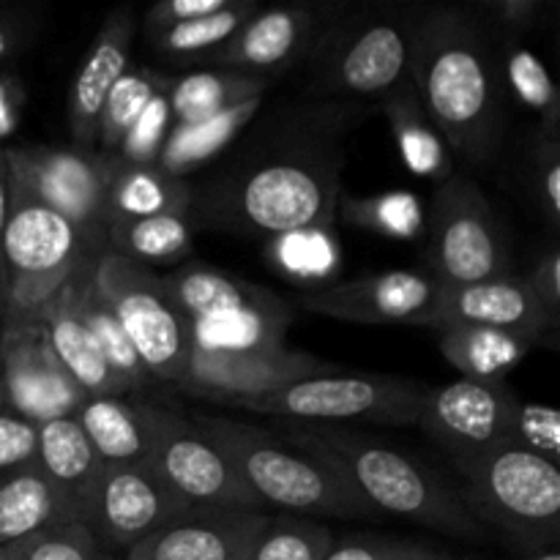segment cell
Segmentation results:
<instances>
[{
  "instance_id": "cell-21",
  "label": "cell",
  "mask_w": 560,
  "mask_h": 560,
  "mask_svg": "<svg viewBox=\"0 0 560 560\" xmlns=\"http://www.w3.org/2000/svg\"><path fill=\"white\" fill-rule=\"evenodd\" d=\"M137 22L129 9H115L82 55L69 88V129L77 148L96 151L98 118L107 93L131 66Z\"/></svg>"
},
{
  "instance_id": "cell-11",
  "label": "cell",
  "mask_w": 560,
  "mask_h": 560,
  "mask_svg": "<svg viewBox=\"0 0 560 560\" xmlns=\"http://www.w3.org/2000/svg\"><path fill=\"white\" fill-rule=\"evenodd\" d=\"M151 435L148 468L189 509H244L262 512V503L211 443V438L186 416L156 405H140Z\"/></svg>"
},
{
  "instance_id": "cell-25",
  "label": "cell",
  "mask_w": 560,
  "mask_h": 560,
  "mask_svg": "<svg viewBox=\"0 0 560 560\" xmlns=\"http://www.w3.org/2000/svg\"><path fill=\"white\" fill-rule=\"evenodd\" d=\"M74 421L104 468H148L151 435L140 405L126 397H88Z\"/></svg>"
},
{
  "instance_id": "cell-29",
  "label": "cell",
  "mask_w": 560,
  "mask_h": 560,
  "mask_svg": "<svg viewBox=\"0 0 560 560\" xmlns=\"http://www.w3.org/2000/svg\"><path fill=\"white\" fill-rule=\"evenodd\" d=\"M438 334L443 355L465 381L503 383V377L523 364L530 350H536L528 339L495 328L446 326Z\"/></svg>"
},
{
  "instance_id": "cell-51",
  "label": "cell",
  "mask_w": 560,
  "mask_h": 560,
  "mask_svg": "<svg viewBox=\"0 0 560 560\" xmlns=\"http://www.w3.org/2000/svg\"><path fill=\"white\" fill-rule=\"evenodd\" d=\"M11 195H14V180H11V167H9V156H5V145H0V301H3V295H5L3 233H5V222H9Z\"/></svg>"
},
{
  "instance_id": "cell-52",
  "label": "cell",
  "mask_w": 560,
  "mask_h": 560,
  "mask_svg": "<svg viewBox=\"0 0 560 560\" xmlns=\"http://www.w3.org/2000/svg\"><path fill=\"white\" fill-rule=\"evenodd\" d=\"M0 560H22L20 552H16V547H0Z\"/></svg>"
},
{
  "instance_id": "cell-5",
  "label": "cell",
  "mask_w": 560,
  "mask_h": 560,
  "mask_svg": "<svg viewBox=\"0 0 560 560\" xmlns=\"http://www.w3.org/2000/svg\"><path fill=\"white\" fill-rule=\"evenodd\" d=\"M419 16L399 9H364L328 22L304 60L310 91L315 96L386 98L408 85Z\"/></svg>"
},
{
  "instance_id": "cell-2",
  "label": "cell",
  "mask_w": 560,
  "mask_h": 560,
  "mask_svg": "<svg viewBox=\"0 0 560 560\" xmlns=\"http://www.w3.org/2000/svg\"><path fill=\"white\" fill-rule=\"evenodd\" d=\"M284 443L331 470L348 490L375 512L410 520L452 536H479V520L463 495L399 448L342 427H290Z\"/></svg>"
},
{
  "instance_id": "cell-53",
  "label": "cell",
  "mask_w": 560,
  "mask_h": 560,
  "mask_svg": "<svg viewBox=\"0 0 560 560\" xmlns=\"http://www.w3.org/2000/svg\"><path fill=\"white\" fill-rule=\"evenodd\" d=\"M528 560H560V556H558V550H547V552H536V556Z\"/></svg>"
},
{
  "instance_id": "cell-47",
  "label": "cell",
  "mask_w": 560,
  "mask_h": 560,
  "mask_svg": "<svg viewBox=\"0 0 560 560\" xmlns=\"http://www.w3.org/2000/svg\"><path fill=\"white\" fill-rule=\"evenodd\" d=\"M525 284L539 301L541 310L552 317L560 326V252L558 246H550L539 260L534 262L528 273H525Z\"/></svg>"
},
{
  "instance_id": "cell-15",
  "label": "cell",
  "mask_w": 560,
  "mask_h": 560,
  "mask_svg": "<svg viewBox=\"0 0 560 560\" xmlns=\"http://www.w3.org/2000/svg\"><path fill=\"white\" fill-rule=\"evenodd\" d=\"M441 282L430 271H386L306 290L295 304L334 320L366 326H435Z\"/></svg>"
},
{
  "instance_id": "cell-23",
  "label": "cell",
  "mask_w": 560,
  "mask_h": 560,
  "mask_svg": "<svg viewBox=\"0 0 560 560\" xmlns=\"http://www.w3.org/2000/svg\"><path fill=\"white\" fill-rule=\"evenodd\" d=\"M36 465L63 498L69 512L82 523L104 476V465L74 416L38 427Z\"/></svg>"
},
{
  "instance_id": "cell-44",
  "label": "cell",
  "mask_w": 560,
  "mask_h": 560,
  "mask_svg": "<svg viewBox=\"0 0 560 560\" xmlns=\"http://www.w3.org/2000/svg\"><path fill=\"white\" fill-rule=\"evenodd\" d=\"M448 556L419 545V541L399 539H353L345 545H334L323 560H443Z\"/></svg>"
},
{
  "instance_id": "cell-12",
  "label": "cell",
  "mask_w": 560,
  "mask_h": 560,
  "mask_svg": "<svg viewBox=\"0 0 560 560\" xmlns=\"http://www.w3.org/2000/svg\"><path fill=\"white\" fill-rule=\"evenodd\" d=\"M5 156L16 189L107 246V189L115 167L113 156L77 145H5Z\"/></svg>"
},
{
  "instance_id": "cell-16",
  "label": "cell",
  "mask_w": 560,
  "mask_h": 560,
  "mask_svg": "<svg viewBox=\"0 0 560 560\" xmlns=\"http://www.w3.org/2000/svg\"><path fill=\"white\" fill-rule=\"evenodd\" d=\"M184 512L189 506L151 468H104L82 525L98 545L124 558Z\"/></svg>"
},
{
  "instance_id": "cell-39",
  "label": "cell",
  "mask_w": 560,
  "mask_h": 560,
  "mask_svg": "<svg viewBox=\"0 0 560 560\" xmlns=\"http://www.w3.org/2000/svg\"><path fill=\"white\" fill-rule=\"evenodd\" d=\"M334 545L328 525L306 517H268L249 560H323Z\"/></svg>"
},
{
  "instance_id": "cell-46",
  "label": "cell",
  "mask_w": 560,
  "mask_h": 560,
  "mask_svg": "<svg viewBox=\"0 0 560 560\" xmlns=\"http://www.w3.org/2000/svg\"><path fill=\"white\" fill-rule=\"evenodd\" d=\"M481 11L503 31V36L523 38L525 33L541 25L545 0H487Z\"/></svg>"
},
{
  "instance_id": "cell-8",
  "label": "cell",
  "mask_w": 560,
  "mask_h": 560,
  "mask_svg": "<svg viewBox=\"0 0 560 560\" xmlns=\"http://www.w3.org/2000/svg\"><path fill=\"white\" fill-rule=\"evenodd\" d=\"M465 506L476 520L498 525L525 547L558 539L560 470L556 463L517 446L465 470Z\"/></svg>"
},
{
  "instance_id": "cell-36",
  "label": "cell",
  "mask_w": 560,
  "mask_h": 560,
  "mask_svg": "<svg viewBox=\"0 0 560 560\" xmlns=\"http://www.w3.org/2000/svg\"><path fill=\"white\" fill-rule=\"evenodd\" d=\"M260 5L255 0H233L228 9L217 11L211 16H200V20L184 22V25H173L167 31L148 33L153 42V49L167 58L175 60H191L202 58L208 60L217 49H222L230 38L238 33V27L249 20Z\"/></svg>"
},
{
  "instance_id": "cell-20",
  "label": "cell",
  "mask_w": 560,
  "mask_h": 560,
  "mask_svg": "<svg viewBox=\"0 0 560 560\" xmlns=\"http://www.w3.org/2000/svg\"><path fill=\"white\" fill-rule=\"evenodd\" d=\"M266 523L262 512L189 509L120 560H249Z\"/></svg>"
},
{
  "instance_id": "cell-7",
  "label": "cell",
  "mask_w": 560,
  "mask_h": 560,
  "mask_svg": "<svg viewBox=\"0 0 560 560\" xmlns=\"http://www.w3.org/2000/svg\"><path fill=\"white\" fill-rule=\"evenodd\" d=\"M93 288L118 317L151 381L180 386L189 370L191 328L162 277L115 252L93 260Z\"/></svg>"
},
{
  "instance_id": "cell-41",
  "label": "cell",
  "mask_w": 560,
  "mask_h": 560,
  "mask_svg": "<svg viewBox=\"0 0 560 560\" xmlns=\"http://www.w3.org/2000/svg\"><path fill=\"white\" fill-rule=\"evenodd\" d=\"M173 126L175 118L173 109H170L167 91L156 93V96L151 98V104L142 109L140 118L135 120L129 135L124 137V142H120V148L115 151L113 159L120 164H156L159 153H162Z\"/></svg>"
},
{
  "instance_id": "cell-22",
  "label": "cell",
  "mask_w": 560,
  "mask_h": 560,
  "mask_svg": "<svg viewBox=\"0 0 560 560\" xmlns=\"http://www.w3.org/2000/svg\"><path fill=\"white\" fill-rule=\"evenodd\" d=\"M85 268L74 273L52 299L44 301L36 310V317L42 320L52 353L58 355L71 381L85 392V397H129L124 383L115 377L113 366L104 359L91 326L82 317L80 284Z\"/></svg>"
},
{
  "instance_id": "cell-35",
  "label": "cell",
  "mask_w": 560,
  "mask_h": 560,
  "mask_svg": "<svg viewBox=\"0 0 560 560\" xmlns=\"http://www.w3.org/2000/svg\"><path fill=\"white\" fill-rule=\"evenodd\" d=\"M501 66L512 96L528 113L539 115L541 131L558 135L560 131V98L550 71L545 69L539 55L525 47L523 38L503 36Z\"/></svg>"
},
{
  "instance_id": "cell-37",
  "label": "cell",
  "mask_w": 560,
  "mask_h": 560,
  "mask_svg": "<svg viewBox=\"0 0 560 560\" xmlns=\"http://www.w3.org/2000/svg\"><path fill=\"white\" fill-rule=\"evenodd\" d=\"M91 268H93V262L85 268V273H82V284H80L82 317H85V323L91 326L93 337H96V342H98V348H102L107 364L113 366L115 377L124 383L126 394H137V392H142L148 383H151V377H148L140 355H137L135 348H131L126 331L120 328L118 317L113 315V310L104 304V299L98 295V290L93 288Z\"/></svg>"
},
{
  "instance_id": "cell-26",
  "label": "cell",
  "mask_w": 560,
  "mask_h": 560,
  "mask_svg": "<svg viewBox=\"0 0 560 560\" xmlns=\"http://www.w3.org/2000/svg\"><path fill=\"white\" fill-rule=\"evenodd\" d=\"M195 191L189 180L164 173L156 164H120L115 162L107 189V217L148 219V217H189Z\"/></svg>"
},
{
  "instance_id": "cell-55",
  "label": "cell",
  "mask_w": 560,
  "mask_h": 560,
  "mask_svg": "<svg viewBox=\"0 0 560 560\" xmlns=\"http://www.w3.org/2000/svg\"><path fill=\"white\" fill-rule=\"evenodd\" d=\"M443 560H454V558H443Z\"/></svg>"
},
{
  "instance_id": "cell-38",
  "label": "cell",
  "mask_w": 560,
  "mask_h": 560,
  "mask_svg": "<svg viewBox=\"0 0 560 560\" xmlns=\"http://www.w3.org/2000/svg\"><path fill=\"white\" fill-rule=\"evenodd\" d=\"M345 222L372 230L392 241H413L424 233V208L413 191H386L372 197H339Z\"/></svg>"
},
{
  "instance_id": "cell-9",
  "label": "cell",
  "mask_w": 560,
  "mask_h": 560,
  "mask_svg": "<svg viewBox=\"0 0 560 560\" xmlns=\"http://www.w3.org/2000/svg\"><path fill=\"white\" fill-rule=\"evenodd\" d=\"M427 388L421 383L388 375H345L328 370L295 381L266 397L246 399L238 408L262 416L337 424V421H377V424H419Z\"/></svg>"
},
{
  "instance_id": "cell-54",
  "label": "cell",
  "mask_w": 560,
  "mask_h": 560,
  "mask_svg": "<svg viewBox=\"0 0 560 560\" xmlns=\"http://www.w3.org/2000/svg\"><path fill=\"white\" fill-rule=\"evenodd\" d=\"M0 408H3V388H0Z\"/></svg>"
},
{
  "instance_id": "cell-40",
  "label": "cell",
  "mask_w": 560,
  "mask_h": 560,
  "mask_svg": "<svg viewBox=\"0 0 560 560\" xmlns=\"http://www.w3.org/2000/svg\"><path fill=\"white\" fill-rule=\"evenodd\" d=\"M22 560H120L80 520H63L14 545Z\"/></svg>"
},
{
  "instance_id": "cell-27",
  "label": "cell",
  "mask_w": 560,
  "mask_h": 560,
  "mask_svg": "<svg viewBox=\"0 0 560 560\" xmlns=\"http://www.w3.org/2000/svg\"><path fill=\"white\" fill-rule=\"evenodd\" d=\"M260 107L262 98H249V102L222 109V113L211 115V118L175 124L162 153H159L156 167H162L170 175H178V178H186L189 173L200 170L202 164L217 159L219 153L228 151L238 140L241 131L255 120Z\"/></svg>"
},
{
  "instance_id": "cell-14",
  "label": "cell",
  "mask_w": 560,
  "mask_h": 560,
  "mask_svg": "<svg viewBox=\"0 0 560 560\" xmlns=\"http://www.w3.org/2000/svg\"><path fill=\"white\" fill-rule=\"evenodd\" d=\"M520 397L506 383L459 381L427 388L419 424L459 468L479 465L512 441Z\"/></svg>"
},
{
  "instance_id": "cell-28",
  "label": "cell",
  "mask_w": 560,
  "mask_h": 560,
  "mask_svg": "<svg viewBox=\"0 0 560 560\" xmlns=\"http://www.w3.org/2000/svg\"><path fill=\"white\" fill-rule=\"evenodd\" d=\"M63 520L77 517L36 463L0 476V547L20 545Z\"/></svg>"
},
{
  "instance_id": "cell-17",
  "label": "cell",
  "mask_w": 560,
  "mask_h": 560,
  "mask_svg": "<svg viewBox=\"0 0 560 560\" xmlns=\"http://www.w3.org/2000/svg\"><path fill=\"white\" fill-rule=\"evenodd\" d=\"M328 370L331 366L315 355L290 348L238 350V353L191 348L189 370L180 388L195 397L238 405Z\"/></svg>"
},
{
  "instance_id": "cell-32",
  "label": "cell",
  "mask_w": 560,
  "mask_h": 560,
  "mask_svg": "<svg viewBox=\"0 0 560 560\" xmlns=\"http://www.w3.org/2000/svg\"><path fill=\"white\" fill-rule=\"evenodd\" d=\"M266 88L268 80H262V77L206 69L173 77L167 98L175 124H191V120L211 118V115L235 107L241 102H249V98H262Z\"/></svg>"
},
{
  "instance_id": "cell-34",
  "label": "cell",
  "mask_w": 560,
  "mask_h": 560,
  "mask_svg": "<svg viewBox=\"0 0 560 560\" xmlns=\"http://www.w3.org/2000/svg\"><path fill=\"white\" fill-rule=\"evenodd\" d=\"M170 80L173 77L151 69V66H129L124 77L113 85V91L107 93V98H104L96 151L104 153V156H115V151L120 148L124 137L129 135L135 120L142 115V109L151 104L156 93L167 91Z\"/></svg>"
},
{
  "instance_id": "cell-13",
  "label": "cell",
  "mask_w": 560,
  "mask_h": 560,
  "mask_svg": "<svg viewBox=\"0 0 560 560\" xmlns=\"http://www.w3.org/2000/svg\"><path fill=\"white\" fill-rule=\"evenodd\" d=\"M0 388L3 408L42 427L74 416L85 392L52 353L36 312L0 310Z\"/></svg>"
},
{
  "instance_id": "cell-50",
  "label": "cell",
  "mask_w": 560,
  "mask_h": 560,
  "mask_svg": "<svg viewBox=\"0 0 560 560\" xmlns=\"http://www.w3.org/2000/svg\"><path fill=\"white\" fill-rule=\"evenodd\" d=\"M22 107H25V91L14 74H0V145L20 126Z\"/></svg>"
},
{
  "instance_id": "cell-31",
  "label": "cell",
  "mask_w": 560,
  "mask_h": 560,
  "mask_svg": "<svg viewBox=\"0 0 560 560\" xmlns=\"http://www.w3.org/2000/svg\"><path fill=\"white\" fill-rule=\"evenodd\" d=\"M107 249L137 266H178L195 249V224L189 217L118 219L107 224Z\"/></svg>"
},
{
  "instance_id": "cell-10",
  "label": "cell",
  "mask_w": 560,
  "mask_h": 560,
  "mask_svg": "<svg viewBox=\"0 0 560 560\" xmlns=\"http://www.w3.org/2000/svg\"><path fill=\"white\" fill-rule=\"evenodd\" d=\"M430 273L441 284H474L512 273V255L490 200L468 175L441 180L424 219Z\"/></svg>"
},
{
  "instance_id": "cell-45",
  "label": "cell",
  "mask_w": 560,
  "mask_h": 560,
  "mask_svg": "<svg viewBox=\"0 0 560 560\" xmlns=\"http://www.w3.org/2000/svg\"><path fill=\"white\" fill-rule=\"evenodd\" d=\"M38 427L0 408V476L36 463Z\"/></svg>"
},
{
  "instance_id": "cell-43",
  "label": "cell",
  "mask_w": 560,
  "mask_h": 560,
  "mask_svg": "<svg viewBox=\"0 0 560 560\" xmlns=\"http://www.w3.org/2000/svg\"><path fill=\"white\" fill-rule=\"evenodd\" d=\"M530 175H534L536 197H539V208L545 211L547 222L558 228L560 222V140L558 135H547L539 131L530 151Z\"/></svg>"
},
{
  "instance_id": "cell-33",
  "label": "cell",
  "mask_w": 560,
  "mask_h": 560,
  "mask_svg": "<svg viewBox=\"0 0 560 560\" xmlns=\"http://www.w3.org/2000/svg\"><path fill=\"white\" fill-rule=\"evenodd\" d=\"M266 255L282 277L295 284H310V290L331 284L342 262V249L331 224H315L268 238Z\"/></svg>"
},
{
  "instance_id": "cell-3",
  "label": "cell",
  "mask_w": 560,
  "mask_h": 560,
  "mask_svg": "<svg viewBox=\"0 0 560 560\" xmlns=\"http://www.w3.org/2000/svg\"><path fill=\"white\" fill-rule=\"evenodd\" d=\"M339 156L323 148H282L219 178L191 217L249 238H277L315 224H331L337 213Z\"/></svg>"
},
{
  "instance_id": "cell-19",
  "label": "cell",
  "mask_w": 560,
  "mask_h": 560,
  "mask_svg": "<svg viewBox=\"0 0 560 560\" xmlns=\"http://www.w3.org/2000/svg\"><path fill=\"white\" fill-rule=\"evenodd\" d=\"M446 326H481L517 334L536 348L556 337L558 323L541 310L520 273L492 277L474 284H441L435 331Z\"/></svg>"
},
{
  "instance_id": "cell-1",
  "label": "cell",
  "mask_w": 560,
  "mask_h": 560,
  "mask_svg": "<svg viewBox=\"0 0 560 560\" xmlns=\"http://www.w3.org/2000/svg\"><path fill=\"white\" fill-rule=\"evenodd\" d=\"M410 80L448 151L476 167L495 156L506 118L501 77L468 11L438 5L419 16Z\"/></svg>"
},
{
  "instance_id": "cell-6",
  "label": "cell",
  "mask_w": 560,
  "mask_h": 560,
  "mask_svg": "<svg viewBox=\"0 0 560 560\" xmlns=\"http://www.w3.org/2000/svg\"><path fill=\"white\" fill-rule=\"evenodd\" d=\"M107 246L14 186L3 233L5 295L0 310L36 312Z\"/></svg>"
},
{
  "instance_id": "cell-18",
  "label": "cell",
  "mask_w": 560,
  "mask_h": 560,
  "mask_svg": "<svg viewBox=\"0 0 560 560\" xmlns=\"http://www.w3.org/2000/svg\"><path fill=\"white\" fill-rule=\"evenodd\" d=\"M323 14V5L306 3L257 9L238 33L208 58V63L262 80H268V74H282L304 63L312 52L323 27L331 22Z\"/></svg>"
},
{
  "instance_id": "cell-48",
  "label": "cell",
  "mask_w": 560,
  "mask_h": 560,
  "mask_svg": "<svg viewBox=\"0 0 560 560\" xmlns=\"http://www.w3.org/2000/svg\"><path fill=\"white\" fill-rule=\"evenodd\" d=\"M233 0H162L145 14V31L159 33L167 31L173 25H184V22L200 20V16H211L217 11L228 9Z\"/></svg>"
},
{
  "instance_id": "cell-4",
  "label": "cell",
  "mask_w": 560,
  "mask_h": 560,
  "mask_svg": "<svg viewBox=\"0 0 560 560\" xmlns=\"http://www.w3.org/2000/svg\"><path fill=\"white\" fill-rule=\"evenodd\" d=\"M191 421L230 459L262 506L342 520L377 514L331 470L271 432L224 416H195Z\"/></svg>"
},
{
  "instance_id": "cell-49",
  "label": "cell",
  "mask_w": 560,
  "mask_h": 560,
  "mask_svg": "<svg viewBox=\"0 0 560 560\" xmlns=\"http://www.w3.org/2000/svg\"><path fill=\"white\" fill-rule=\"evenodd\" d=\"M33 20L16 11H0V69L31 42Z\"/></svg>"
},
{
  "instance_id": "cell-42",
  "label": "cell",
  "mask_w": 560,
  "mask_h": 560,
  "mask_svg": "<svg viewBox=\"0 0 560 560\" xmlns=\"http://www.w3.org/2000/svg\"><path fill=\"white\" fill-rule=\"evenodd\" d=\"M509 446L525 448L530 454L550 459L558 465L560 457V413L550 405H528L520 399L514 413L512 441Z\"/></svg>"
},
{
  "instance_id": "cell-30",
  "label": "cell",
  "mask_w": 560,
  "mask_h": 560,
  "mask_svg": "<svg viewBox=\"0 0 560 560\" xmlns=\"http://www.w3.org/2000/svg\"><path fill=\"white\" fill-rule=\"evenodd\" d=\"M388 126L402 153L405 167L419 178H448L452 175V151L441 131L427 115L413 85H402L383 98Z\"/></svg>"
},
{
  "instance_id": "cell-24",
  "label": "cell",
  "mask_w": 560,
  "mask_h": 560,
  "mask_svg": "<svg viewBox=\"0 0 560 560\" xmlns=\"http://www.w3.org/2000/svg\"><path fill=\"white\" fill-rule=\"evenodd\" d=\"M170 295L186 323L208 320V317L241 315V312H282L288 310L282 299L266 288L244 282L238 277L217 271V268L186 262L164 277Z\"/></svg>"
}]
</instances>
